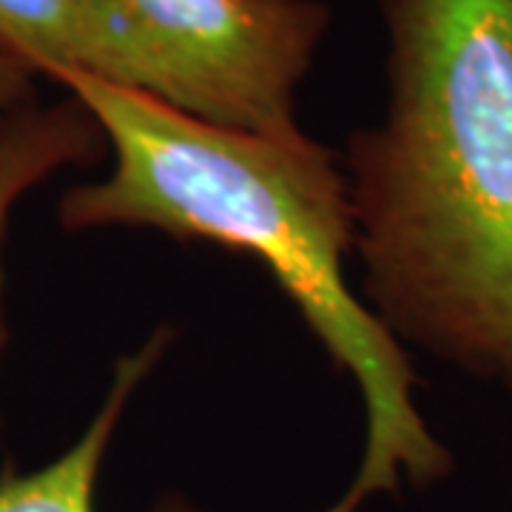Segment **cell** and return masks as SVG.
<instances>
[{
	"label": "cell",
	"mask_w": 512,
	"mask_h": 512,
	"mask_svg": "<svg viewBox=\"0 0 512 512\" xmlns=\"http://www.w3.org/2000/svg\"><path fill=\"white\" fill-rule=\"evenodd\" d=\"M103 154V131L72 94L0 111V259L18 202L60 171L94 165Z\"/></svg>",
	"instance_id": "obj_5"
},
{
	"label": "cell",
	"mask_w": 512,
	"mask_h": 512,
	"mask_svg": "<svg viewBox=\"0 0 512 512\" xmlns=\"http://www.w3.org/2000/svg\"><path fill=\"white\" fill-rule=\"evenodd\" d=\"M0 43L37 77L92 72L89 0H0Z\"/></svg>",
	"instance_id": "obj_6"
},
{
	"label": "cell",
	"mask_w": 512,
	"mask_h": 512,
	"mask_svg": "<svg viewBox=\"0 0 512 512\" xmlns=\"http://www.w3.org/2000/svg\"><path fill=\"white\" fill-rule=\"evenodd\" d=\"M89 77L208 126L293 137L296 92L330 29L319 0H89Z\"/></svg>",
	"instance_id": "obj_3"
},
{
	"label": "cell",
	"mask_w": 512,
	"mask_h": 512,
	"mask_svg": "<svg viewBox=\"0 0 512 512\" xmlns=\"http://www.w3.org/2000/svg\"><path fill=\"white\" fill-rule=\"evenodd\" d=\"M52 83L92 111L111 157L103 180L60 197L63 231L148 228L254 256L356 382L365 453L348 493L325 512H359L373 495L402 484L427 490L453 473V453L416 404L407 350L350 288L353 225L336 151L305 131L259 137L208 126L89 74Z\"/></svg>",
	"instance_id": "obj_2"
},
{
	"label": "cell",
	"mask_w": 512,
	"mask_h": 512,
	"mask_svg": "<svg viewBox=\"0 0 512 512\" xmlns=\"http://www.w3.org/2000/svg\"><path fill=\"white\" fill-rule=\"evenodd\" d=\"M387 106L342 157L367 308L512 396V0H379Z\"/></svg>",
	"instance_id": "obj_1"
},
{
	"label": "cell",
	"mask_w": 512,
	"mask_h": 512,
	"mask_svg": "<svg viewBox=\"0 0 512 512\" xmlns=\"http://www.w3.org/2000/svg\"><path fill=\"white\" fill-rule=\"evenodd\" d=\"M37 100V72L0 43V111Z\"/></svg>",
	"instance_id": "obj_7"
},
{
	"label": "cell",
	"mask_w": 512,
	"mask_h": 512,
	"mask_svg": "<svg viewBox=\"0 0 512 512\" xmlns=\"http://www.w3.org/2000/svg\"><path fill=\"white\" fill-rule=\"evenodd\" d=\"M171 345V328H157L134 353L123 356L111 376L106 399L97 407L86 430L74 439L69 450L49 464L20 473L15 464L0 470V512H97L94 490L97 476L106 461L117 424L126 419V410L140 384L160 365ZM154 512H200L177 495L163 498Z\"/></svg>",
	"instance_id": "obj_4"
}]
</instances>
